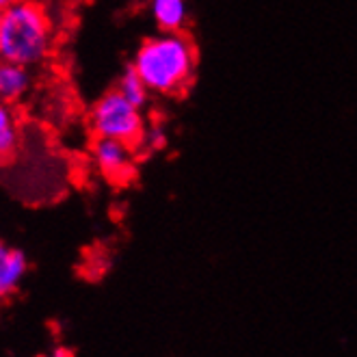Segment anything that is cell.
Wrapping results in <instances>:
<instances>
[{
    "label": "cell",
    "mask_w": 357,
    "mask_h": 357,
    "mask_svg": "<svg viewBox=\"0 0 357 357\" xmlns=\"http://www.w3.org/2000/svg\"><path fill=\"white\" fill-rule=\"evenodd\" d=\"M154 96H178L188 89L197 68V50L184 33H158L143 39L132 63Z\"/></svg>",
    "instance_id": "1"
},
{
    "label": "cell",
    "mask_w": 357,
    "mask_h": 357,
    "mask_svg": "<svg viewBox=\"0 0 357 357\" xmlns=\"http://www.w3.org/2000/svg\"><path fill=\"white\" fill-rule=\"evenodd\" d=\"M54 48V26L39 0H17L5 9L0 59L24 68L41 66Z\"/></svg>",
    "instance_id": "2"
},
{
    "label": "cell",
    "mask_w": 357,
    "mask_h": 357,
    "mask_svg": "<svg viewBox=\"0 0 357 357\" xmlns=\"http://www.w3.org/2000/svg\"><path fill=\"white\" fill-rule=\"evenodd\" d=\"M89 126L93 137L117 139L135 145V148L141 143V137L148 128L143 109L135 107L117 89H111L98 98L89 113Z\"/></svg>",
    "instance_id": "3"
},
{
    "label": "cell",
    "mask_w": 357,
    "mask_h": 357,
    "mask_svg": "<svg viewBox=\"0 0 357 357\" xmlns=\"http://www.w3.org/2000/svg\"><path fill=\"white\" fill-rule=\"evenodd\" d=\"M137 148L130 143L117 139L93 137L91 143V160L100 176H104L113 184H126L135 176L137 165Z\"/></svg>",
    "instance_id": "4"
},
{
    "label": "cell",
    "mask_w": 357,
    "mask_h": 357,
    "mask_svg": "<svg viewBox=\"0 0 357 357\" xmlns=\"http://www.w3.org/2000/svg\"><path fill=\"white\" fill-rule=\"evenodd\" d=\"M33 87L31 70L24 66H17L13 61L0 59V102L15 107L22 102Z\"/></svg>",
    "instance_id": "5"
},
{
    "label": "cell",
    "mask_w": 357,
    "mask_h": 357,
    "mask_svg": "<svg viewBox=\"0 0 357 357\" xmlns=\"http://www.w3.org/2000/svg\"><path fill=\"white\" fill-rule=\"evenodd\" d=\"M26 271L29 260L22 251L0 241V301L17 292L20 284L26 278Z\"/></svg>",
    "instance_id": "6"
},
{
    "label": "cell",
    "mask_w": 357,
    "mask_h": 357,
    "mask_svg": "<svg viewBox=\"0 0 357 357\" xmlns=\"http://www.w3.org/2000/svg\"><path fill=\"white\" fill-rule=\"evenodd\" d=\"M150 15L160 33H184L191 9L188 0H150Z\"/></svg>",
    "instance_id": "7"
},
{
    "label": "cell",
    "mask_w": 357,
    "mask_h": 357,
    "mask_svg": "<svg viewBox=\"0 0 357 357\" xmlns=\"http://www.w3.org/2000/svg\"><path fill=\"white\" fill-rule=\"evenodd\" d=\"M20 145V121L11 104L0 102V162L9 160Z\"/></svg>",
    "instance_id": "8"
},
{
    "label": "cell",
    "mask_w": 357,
    "mask_h": 357,
    "mask_svg": "<svg viewBox=\"0 0 357 357\" xmlns=\"http://www.w3.org/2000/svg\"><path fill=\"white\" fill-rule=\"evenodd\" d=\"M115 89H117L126 100H128V102H132L135 107H139V109H145V107H148L150 96H152L150 89L145 87V82L141 80V76L135 72L132 66H128V68L123 70V74L119 76Z\"/></svg>",
    "instance_id": "9"
},
{
    "label": "cell",
    "mask_w": 357,
    "mask_h": 357,
    "mask_svg": "<svg viewBox=\"0 0 357 357\" xmlns=\"http://www.w3.org/2000/svg\"><path fill=\"white\" fill-rule=\"evenodd\" d=\"M167 130L162 123H152L145 128L143 137H141V143L137 145V152H143V154H154V152H160L167 148Z\"/></svg>",
    "instance_id": "10"
},
{
    "label": "cell",
    "mask_w": 357,
    "mask_h": 357,
    "mask_svg": "<svg viewBox=\"0 0 357 357\" xmlns=\"http://www.w3.org/2000/svg\"><path fill=\"white\" fill-rule=\"evenodd\" d=\"M37 357H74V353H72V349H68V347H54L50 353L37 355Z\"/></svg>",
    "instance_id": "11"
},
{
    "label": "cell",
    "mask_w": 357,
    "mask_h": 357,
    "mask_svg": "<svg viewBox=\"0 0 357 357\" xmlns=\"http://www.w3.org/2000/svg\"><path fill=\"white\" fill-rule=\"evenodd\" d=\"M3 24H5V9H0V44H3Z\"/></svg>",
    "instance_id": "12"
},
{
    "label": "cell",
    "mask_w": 357,
    "mask_h": 357,
    "mask_svg": "<svg viewBox=\"0 0 357 357\" xmlns=\"http://www.w3.org/2000/svg\"><path fill=\"white\" fill-rule=\"evenodd\" d=\"M13 3H17V0H0V9H7V7H11Z\"/></svg>",
    "instance_id": "13"
}]
</instances>
